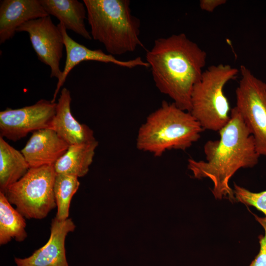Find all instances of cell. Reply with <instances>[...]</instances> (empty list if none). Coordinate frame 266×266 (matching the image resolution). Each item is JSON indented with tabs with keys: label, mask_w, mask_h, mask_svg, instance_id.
<instances>
[{
	"label": "cell",
	"mask_w": 266,
	"mask_h": 266,
	"mask_svg": "<svg viewBox=\"0 0 266 266\" xmlns=\"http://www.w3.org/2000/svg\"><path fill=\"white\" fill-rule=\"evenodd\" d=\"M24 216L14 209L3 193L0 192V244L4 245L12 238L21 242L27 236Z\"/></svg>",
	"instance_id": "18"
},
{
	"label": "cell",
	"mask_w": 266,
	"mask_h": 266,
	"mask_svg": "<svg viewBox=\"0 0 266 266\" xmlns=\"http://www.w3.org/2000/svg\"><path fill=\"white\" fill-rule=\"evenodd\" d=\"M27 32L38 59L51 69L50 77L60 78V67L63 57L64 39L58 26L47 16L27 22L17 29V32Z\"/></svg>",
	"instance_id": "9"
},
{
	"label": "cell",
	"mask_w": 266,
	"mask_h": 266,
	"mask_svg": "<svg viewBox=\"0 0 266 266\" xmlns=\"http://www.w3.org/2000/svg\"><path fill=\"white\" fill-rule=\"evenodd\" d=\"M238 72L229 65H212L194 85L190 112L203 130L219 132L229 122L231 109L224 88Z\"/></svg>",
	"instance_id": "5"
},
{
	"label": "cell",
	"mask_w": 266,
	"mask_h": 266,
	"mask_svg": "<svg viewBox=\"0 0 266 266\" xmlns=\"http://www.w3.org/2000/svg\"><path fill=\"white\" fill-rule=\"evenodd\" d=\"M253 215L263 228L265 233L259 236L260 250L249 266H266V217H260L254 214Z\"/></svg>",
	"instance_id": "21"
},
{
	"label": "cell",
	"mask_w": 266,
	"mask_h": 266,
	"mask_svg": "<svg viewBox=\"0 0 266 266\" xmlns=\"http://www.w3.org/2000/svg\"><path fill=\"white\" fill-rule=\"evenodd\" d=\"M226 0H200L199 6L202 10L212 12L217 7L226 3Z\"/></svg>",
	"instance_id": "22"
},
{
	"label": "cell",
	"mask_w": 266,
	"mask_h": 266,
	"mask_svg": "<svg viewBox=\"0 0 266 266\" xmlns=\"http://www.w3.org/2000/svg\"><path fill=\"white\" fill-rule=\"evenodd\" d=\"M30 167L21 152L0 136V192L18 181Z\"/></svg>",
	"instance_id": "17"
},
{
	"label": "cell",
	"mask_w": 266,
	"mask_h": 266,
	"mask_svg": "<svg viewBox=\"0 0 266 266\" xmlns=\"http://www.w3.org/2000/svg\"><path fill=\"white\" fill-rule=\"evenodd\" d=\"M70 91L63 88L56 106L51 129L69 145L87 143L96 140L93 131L87 125L80 123L71 112Z\"/></svg>",
	"instance_id": "14"
},
{
	"label": "cell",
	"mask_w": 266,
	"mask_h": 266,
	"mask_svg": "<svg viewBox=\"0 0 266 266\" xmlns=\"http://www.w3.org/2000/svg\"><path fill=\"white\" fill-rule=\"evenodd\" d=\"M79 185L80 182L77 177L56 174L54 193L57 207L56 217L59 220H65L68 218L70 202Z\"/></svg>",
	"instance_id": "19"
},
{
	"label": "cell",
	"mask_w": 266,
	"mask_h": 266,
	"mask_svg": "<svg viewBox=\"0 0 266 266\" xmlns=\"http://www.w3.org/2000/svg\"><path fill=\"white\" fill-rule=\"evenodd\" d=\"M206 58L203 50L181 33L155 40L146 62L159 91L190 112L192 90L201 77Z\"/></svg>",
	"instance_id": "2"
},
{
	"label": "cell",
	"mask_w": 266,
	"mask_h": 266,
	"mask_svg": "<svg viewBox=\"0 0 266 266\" xmlns=\"http://www.w3.org/2000/svg\"><path fill=\"white\" fill-rule=\"evenodd\" d=\"M69 145L51 129L33 133L21 150L30 167L54 165L67 150Z\"/></svg>",
	"instance_id": "12"
},
{
	"label": "cell",
	"mask_w": 266,
	"mask_h": 266,
	"mask_svg": "<svg viewBox=\"0 0 266 266\" xmlns=\"http://www.w3.org/2000/svg\"><path fill=\"white\" fill-rule=\"evenodd\" d=\"M47 16L39 0H0V44L12 38L23 24Z\"/></svg>",
	"instance_id": "13"
},
{
	"label": "cell",
	"mask_w": 266,
	"mask_h": 266,
	"mask_svg": "<svg viewBox=\"0 0 266 266\" xmlns=\"http://www.w3.org/2000/svg\"><path fill=\"white\" fill-rule=\"evenodd\" d=\"M203 129L190 112L163 101L138 131L137 149L161 157L170 150L185 151L200 137Z\"/></svg>",
	"instance_id": "3"
},
{
	"label": "cell",
	"mask_w": 266,
	"mask_h": 266,
	"mask_svg": "<svg viewBox=\"0 0 266 266\" xmlns=\"http://www.w3.org/2000/svg\"><path fill=\"white\" fill-rule=\"evenodd\" d=\"M96 139L91 142L69 145L66 151L54 164L57 174L80 177L88 172L98 146Z\"/></svg>",
	"instance_id": "16"
},
{
	"label": "cell",
	"mask_w": 266,
	"mask_h": 266,
	"mask_svg": "<svg viewBox=\"0 0 266 266\" xmlns=\"http://www.w3.org/2000/svg\"><path fill=\"white\" fill-rule=\"evenodd\" d=\"M39 0L47 14L57 18L66 30H71L86 39H92L85 24L87 13L83 2L78 0Z\"/></svg>",
	"instance_id": "15"
},
{
	"label": "cell",
	"mask_w": 266,
	"mask_h": 266,
	"mask_svg": "<svg viewBox=\"0 0 266 266\" xmlns=\"http://www.w3.org/2000/svg\"><path fill=\"white\" fill-rule=\"evenodd\" d=\"M56 174L54 165L30 167L3 193L24 217L44 218L56 206L54 193Z\"/></svg>",
	"instance_id": "6"
},
{
	"label": "cell",
	"mask_w": 266,
	"mask_h": 266,
	"mask_svg": "<svg viewBox=\"0 0 266 266\" xmlns=\"http://www.w3.org/2000/svg\"><path fill=\"white\" fill-rule=\"evenodd\" d=\"M57 26L63 35L66 50V60L60 78L58 80L53 94L52 102H55L57 95L70 71L79 63L84 61H94L105 63H111L121 67L132 68L136 66L149 67V64L140 57L128 61H122L114 56L106 54L100 49L92 50L79 44L72 39L67 34L66 29L59 23Z\"/></svg>",
	"instance_id": "10"
},
{
	"label": "cell",
	"mask_w": 266,
	"mask_h": 266,
	"mask_svg": "<svg viewBox=\"0 0 266 266\" xmlns=\"http://www.w3.org/2000/svg\"><path fill=\"white\" fill-rule=\"evenodd\" d=\"M92 39L101 43L108 54L120 55L143 45L140 21L132 14L129 0H84Z\"/></svg>",
	"instance_id": "4"
},
{
	"label": "cell",
	"mask_w": 266,
	"mask_h": 266,
	"mask_svg": "<svg viewBox=\"0 0 266 266\" xmlns=\"http://www.w3.org/2000/svg\"><path fill=\"white\" fill-rule=\"evenodd\" d=\"M75 229L71 219L62 221L55 217L52 221L50 235L47 243L29 257L15 258L17 266H69L65 240L67 234Z\"/></svg>",
	"instance_id": "11"
},
{
	"label": "cell",
	"mask_w": 266,
	"mask_h": 266,
	"mask_svg": "<svg viewBox=\"0 0 266 266\" xmlns=\"http://www.w3.org/2000/svg\"><path fill=\"white\" fill-rule=\"evenodd\" d=\"M220 138L204 145L205 161L188 160V168L198 179L209 178L216 199L235 200L229 185L231 177L240 168H252L258 163L254 138L235 107L231 109L229 122L219 131Z\"/></svg>",
	"instance_id": "1"
},
{
	"label": "cell",
	"mask_w": 266,
	"mask_h": 266,
	"mask_svg": "<svg viewBox=\"0 0 266 266\" xmlns=\"http://www.w3.org/2000/svg\"><path fill=\"white\" fill-rule=\"evenodd\" d=\"M233 194L235 200L255 207L266 217V190L255 193L234 183Z\"/></svg>",
	"instance_id": "20"
},
{
	"label": "cell",
	"mask_w": 266,
	"mask_h": 266,
	"mask_svg": "<svg viewBox=\"0 0 266 266\" xmlns=\"http://www.w3.org/2000/svg\"><path fill=\"white\" fill-rule=\"evenodd\" d=\"M57 102L41 99L34 104L22 108H6L0 112V134L16 141L29 133L51 129Z\"/></svg>",
	"instance_id": "8"
},
{
	"label": "cell",
	"mask_w": 266,
	"mask_h": 266,
	"mask_svg": "<svg viewBox=\"0 0 266 266\" xmlns=\"http://www.w3.org/2000/svg\"><path fill=\"white\" fill-rule=\"evenodd\" d=\"M235 90V107L252 135L260 156H266V83L244 65Z\"/></svg>",
	"instance_id": "7"
}]
</instances>
